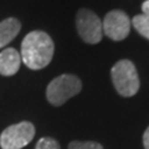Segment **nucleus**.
Here are the masks:
<instances>
[{"label": "nucleus", "mask_w": 149, "mask_h": 149, "mask_svg": "<svg viewBox=\"0 0 149 149\" xmlns=\"http://www.w3.org/2000/svg\"><path fill=\"white\" fill-rule=\"evenodd\" d=\"M55 51L52 39L44 31L29 32L21 42V58L30 70L45 68L51 62Z\"/></svg>", "instance_id": "f257e3e1"}, {"label": "nucleus", "mask_w": 149, "mask_h": 149, "mask_svg": "<svg viewBox=\"0 0 149 149\" xmlns=\"http://www.w3.org/2000/svg\"><path fill=\"white\" fill-rule=\"evenodd\" d=\"M111 78L122 97H132L139 90L141 82L136 66L129 60H120L111 70Z\"/></svg>", "instance_id": "f03ea898"}, {"label": "nucleus", "mask_w": 149, "mask_h": 149, "mask_svg": "<svg viewBox=\"0 0 149 149\" xmlns=\"http://www.w3.org/2000/svg\"><path fill=\"white\" fill-rule=\"evenodd\" d=\"M82 82L74 74H61L54 78L46 88V98L52 106H62L65 102L78 95Z\"/></svg>", "instance_id": "7ed1b4c3"}, {"label": "nucleus", "mask_w": 149, "mask_h": 149, "mask_svg": "<svg viewBox=\"0 0 149 149\" xmlns=\"http://www.w3.org/2000/svg\"><path fill=\"white\" fill-rule=\"evenodd\" d=\"M35 137V127L30 122H20L3 130L0 134L1 149H21L26 147Z\"/></svg>", "instance_id": "20e7f679"}, {"label": "nucleus", "mask_w": 149, "mask_h": 149, "mask_svg": "<svg viewBox=\"0 0 149 149\" xmlns=\"http://www.w3.org/2000/svg\"><path fill=\"white\" fill-rule=\"evenodd\" d=\"M76 27L81 39L87 44H98L102 40V21L92 10L81 9L76 16Z\"/></svg>", "instance_id": "39448f33"}, {"label": "nucleus", "mask_w": 149, "mask_h": 149, "mask_svg": "<svg viewBox=\"0 0 149 149\" xmlns=\"http://www.w3.org/2000/svg\"><path fill=\"white\" fill-rule=\"evenodd\" d=\"M103 34L113 41H122L129 35L130 19L122 10H112L104 16Z\"/></svg>", "instance_id": "423d86ee"}, {"label": "nucleus", "mask_w": 149, "mask_h": 149, "mask_svg": "<svg viewBox=\"0 0 149 149\" xmlns=\"http://www.w3.org/2000/svg\"><path fill=\"white\" fill-rule=\"evenodd\" d=\"M21 65V56L15 49L8 47L0 52V74L13 76L15 74Z\"/></svg>", "instance_id": "0eeeda50"}, {"label": "nucleus", "mask_w": 149, "mask_h": 149, "mask_svg": "<svg viewBox=\"0 0 149 149\" xmlns=\"http://www.w3.org/2000/svg\"><path fill=\"white\" fill-rule=\"evenodd\" d=\"M21 24L15 17H8L0 22V49L10 44L20 32Z\"/></svg>", "instance_id": "6e6552de"}, {"label": "nucleus", "mask_w": 149, "mask_h": 149, "mask_svg": "<svg viewBox=\"0 0 149 149\" xmlns=\"http://www.w3.org/2000/svg\"><path fill=\"white\" fill-rule=\"evenodd\" d=\"M132 24L139 34L149 40V16L148 15H144V14L136 15L132 20Z\"/></svg>", "instance_id": "1a4fd4ad"}, {"label": "nucleus", "mask_w": 149, "mask_h": 149, "mask_svg": "<svg viewBox=\"0 0 149 149\" xmlns=\"http://www.w3.org/2000/svg\"><path fill=\"white\" fill-rule=\"evenodd\" d=\"M68 149H103V147L97 142H80L73 141L68 144Z\"/></svg>", "instance_id": "9d476101"}, {"label": "nucleus", "mask_w": 149, "mask_h": 149, "mask_svg": "<svg viewBox=\"0 0 149 149\" xmlns=\"http://www.w3.org/2000/svg\"><path fill=\"white\" fill-rule=\"evenodd\" d=\"M35 149H60V144L51 137H44L36 143Z\"/></svg>", "instance_id": "9b49d317"}, {"label": "nucleus", "mask_w": 149, "mask_h": 149, "mask_svg": "<svg viewBox=\"0 0 149 149\" xmlns=\"http://www.w3.org/2000/svg\"><path fill=\"white\" fill-rule=\"evenodd\" d=\"M143 146L146 149H149V127L146 129V132L143 134Z\"/></svg>", "instance_id": "f8f14e48"}, {"label": "nucleus", "mask_w": 149, "mask_h": 149, "mask_svg": "<svg viewBox=\"0 0 149 149\" xmlns=\"http://www.w3.org/2000/svg\"><path fill=\"white\" fill-rule=\"evenodd\" d=\"M142 11H143L144 15L149 16V0H146V1L142 4Z\"/></svg>", "instance_id": "ddd939ff"}]
</instances>
